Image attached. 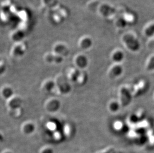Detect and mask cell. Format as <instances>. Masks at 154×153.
I'll return each instance as SVG.
<instances>
[{
	"label": "cell",
	"instance_id": "obj_1",
	"mask_svg": "<svg viewBox=\"0 0 154 153\" xmlns=\"http://www.w3.org/2000/svg\"><path fill=\"white\" fill-rule=\"evenodd\" d=\"M123 40L128 49L133 52H136L140 48L139 41L132 35H125L123 38Z\"/></svg>",
	"mask_w": 154,
	"mask_h": 153
},
{
	"label": "cell",
	"instance_id": "obj_2",
	"mask_svg": "<svg viewBox=\"0 0 154 153\" xmlns=\"http://www.w3.org/2000/svg\"><path fill=\"white\" fill-rule=\"evenodd\" d=\"M121 101L122 105L127 106L131 103L132 100V96L129 90L126 88H122L120 91Z\"/></svg>",
	"mask_w": 154,
	"mask_h": 153
},
{
	"label": "cell",
	"instance_id": "obj_3",
	"mask_svg": "<svg viewBox=\"0 0 154 153\" xmlns=\"http://www.w3.org/2000/svg\"><path fill=\"white\" fill-rule=\"evenodd\" d=\"M99 12L102 16H109L114 15L116 12V10L109 4H102L99 8Z\"/></svg>",
	"mask_w": 154,
	"mask_h": 153
},
{
	"label": "cell",
	"instance_id": "obj_4",
	"mask_svg": "<svg viewBox=\"0 0 154 153\" xmlns=\"http://www.w3.org/2000/svg\"><path fill=\"white\" fill-rule=\"evenodd\" d=\"M123 71V69L122 67L120 65H117L112 68L110 73V76L112 78H116L117 76H120L122 74Z\"/></svg>",
	"mask_w": 154,
	"mask_h": 153
},
{
	"label": "cell",
	"instance_id": "obj_5",
	"mask_svg": "<svg viewBox=\"0 0 154 153\" xmlns=\"http://www.w3.org/2000/svg\"><path fill=\"white\" fill-rule=\"evenodd\" d=\"M124 59V54L122 51H118L113 55V59L115 62H120Z\"/></svg>",
	"mask_w": 154,
	"mask_h": 153
},
{
	"label": "cell",
	"instance_id": "obj_6",
	"mask_svg": "<svg viewBox=\"0 0 154 153\" xmlns=\"http://www.w3.org/2000/svg\"><path fill=\"white\" fill-rule=\"evenodd\" d=\"M44 2L47 6L51 8L56 7L60 4L58 0H44Z\"/></svg>",
	"mask_w": 154,
	"mask_h": 153
},
{
	"label": "cell",
	"instance_id": "obj_7",
	"mask_svg": "<svg viewBox=\"0 0 154 153\" xmlns=\"http://www.w3.org/2000/svg\"><path fill=\"white\" fill-rule=\"evenodd\" d=\"M116 25L118 28H124L128 25V22L124 17H120L117 20Z\"/></svg>",
	"mask_w": 154,
	"mask_h": 153
},
{
	"label": "cell",
	"instance_id": "obj_8",
	"mask_svg": "<svg viewBox=\"0 0 154 153\" xmlns=\"http://www.w3.org/2000/svg\"><path fill=\"white\" fill-rule=\"evenodd\" d=\"M55 50L58 53L62 54H66L68 53V50L67 48L63 45H58L55 47Z\"/></svg>",
	"mask_w": 154,
	"mask_h": 153
},
{
	"label": "cell",
	"instance_id": "obj_9",
	"mask_svg": "<svg viewBox=\"0 0 154 153\" xmlns=\"http://www.w3.org/2000/svg\"><path fill=\"white\" fill-rule=\"evenodd\" d=\"M92 44V41L89 38H85L83 39L81 43V45L83 48H87L90 47Z\"/></svg>",
	"mask_w": 154,
	"mask_h": 153
},
{
	"label": "cell",
	"instance_id": "obj_10",
	"mask_svg": "<svg viewBox=\"0 0 154 153\" xmlns=\"http://www.w3.org/2000/svg\"><path fill=\"white\" fill-rule=\"evenodd\" d=\"M145 34L147 36H152L154 35V24L151 25L147 28L145 31Z\"/></svg>",
	"mask_w": 154,
	"mask_h": 153
},
{
	"label": "cell",
	"instance_id": "obj_11",
	"mask_svg": "<svg viewBox=\"0 0 154 153\" xmlns=\"http://www.w3.org/2000/svg\"><path fill=\"white\" fill-rule=\"evenodd\" d=\"M23 36L24 34L23 32L21 31H19L15 33L13 36V38L15 40H20L23 38Z\"/></svg>",
	"mask_w": 154,
	"mask_h": 153
},
{
	"label": "cell",
	"instance_id": "obj_12",
	"mask_svg": "<svg viewBox=\"0 0 154 153\" xmlns=\"http://www.w3.org/2000/svg\"><path fill=\"white\" fill-rule=\"evenodd\" d=\"M147 69L150 71L154 70V56L150 58L147 66Z\"/></svg>",
	"mask_w": 154,
	"mask_h": 153
},
{
	"label": "cell",
	"instance_id": "obj_13",
	"mask_svg": "<svg viewBox=\"0 0 154 153\" xmlns=\"http://www.w3.org/2000/svg\"><path fill=\"white\" fill-rule=\"evenodd\" d=\"M120 105L118 103L116 102H113L111 104L110 106V109L113 112H116L119 110Z\"/></svg>",
	"mask_w": 154,
	"mask_h": 153
},
{
	"label": "cell",
	"instance_id": "obj_14",
	"mask_svg": "<svg viewBox=\"0 0 154 153\" xmlns=\"http://www.w3.org/2000/svg\"><path fill=\"white\" fill-rule=\"evenodd\" d=\"M130 119L131 122L134 123H136L139 122V117H138V116H136L135 114L132 115Z\"/></svg>",
	"mask_w": 154,
	"mask_h": 153
},
{
	"label": "cell",
	"instance_id": "obj_15",
	"mask_svg": "<svg viewBox=\"0 0 154 153\" xmlns=\"http://www.w3.org/2000/svg\"><path fill=\"white\" fill-rule=\"evenodd\" d=\"M148 46L150 49L154 50V40L151 41V42H149L148 44Z\"/></svg>",
	"mask_w": 154,
	"mask_h": 153
}]
</instances>
